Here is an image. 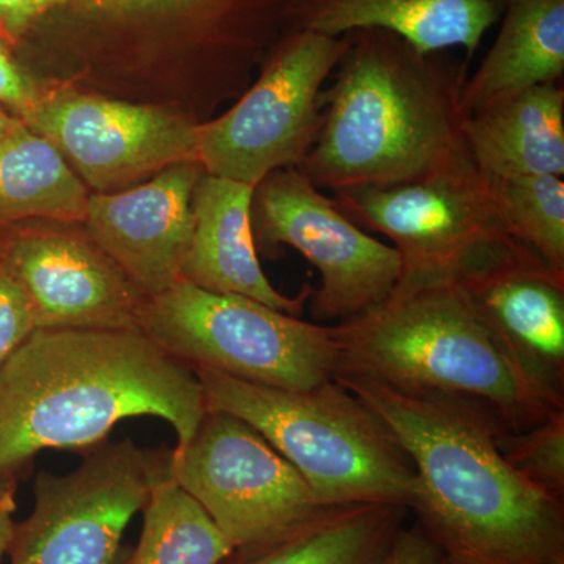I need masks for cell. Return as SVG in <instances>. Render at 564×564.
Segmentation results:
<instances>
[{
	"label": "cell",
	"instance_id": "obj_1",
	"mask_svg": "<svg viewBox=\"0 0 564 564\" xmlns=\"http://www.w3.org/2000/svg\"><path fill=\"white\" fill-rule=\"evenodd\" d=\"M334 380L383 419L413 464L411 510L445 558L463 564H564L563 499L505 459L489 408L406 393L351 375Z\"/></svg>",
	"mask_w": 564,
	"mask_h": 564
},
{
	"label": "cell",
	"instance_id": "obj_2",
	"mask_svg": "<svg viewBox=\"0 0 564 564\" xmlns=\"http://www.w3.org/2000/svg\"><path fill=\"white\" fill-rule=\"evenodd\" d=\"M207 414L195 370L139 328H36L0 366V475L151 415L185 447Z\"/></svg>",
	"mask_w": 564,
	"mask_h": 564
},
{
	"label": "cell",
	"instance_id": "obj_3",
	"mask_svg": "<svg viewBox=\"0 0 564 564\" xmlns=\"http://www.w3.org/2000/svg\"><path fill=\"white\" fill-rule=\"evenodd\" d=\"M467 65L383 29L352 32L332 87L318 95L322 124L300 172L339 192L406 184L459 161L469 154Z\"/></svg>",
	"mask_w": 564,
	"mask_h": 564
},
{
	"label": "cell",
	"instance_id": "obj_4",
	"mask_svg": "<svg viewBox=\"0 0 564 564\" xmlns=\"http://www.w3.org/2000/svg\"><path fill=\"white\" fill-rule=\"evenodd\" d=\"M334 334L340 351L336 375L400 392L473 400L510 432L564 410V395L534 380L505 350L456 282L392 292L383 303L336 323Z\"/></svg>",
	"mask_w": 564,
	"mask_h": 564
},
{
	"label": "cell",
	"instance_id": "obj_5",
	"mask_svg": "<svg viewBox=\"0 0 564 564\" xmlns=\"http://www.w3.org/2000/svg\"><path fill=\"white\" fill-rule=\"evenodd\" d=\"M207 411L236 415L302 474L325 507L386 503L411 510L415 473L383 419L336 380L302 391L195 369Z\"/></svg>",
	"mask_w": 564,
	"mask_h": 564
},
{
	"label": "cell",
	"instance_id": "obj_6",
	"mask_svg": "<svg viewBox=\"0 0 564 564\" xmlns=\"http://www.w3.org/2000/svg\"><path fill=\"white\" fill-rule=\"evenodd\" d=\"M137 328L193 370L250 383L302 391L334 380L339 369L334 326L304 322L247 296L206 291L184 278L144 299Z\"/></svg>",
	"mask_w": 564,
	"mask_h": 564
},
{
	"label": "cell",
	"instance_id": "obj_7",
	"mask_svg": "<svg viewBox=\"0 0 564 564\" xmlns=\"http://www.w3.org/2000/svg\"><path fill=\"white\" fill-rule=\"evenodd\" d=\"M359 228L392 240L402 261L393 292L456 282L514 237L494 199L491 177L464 155L423 180L334 192Z\"/></svg>",
	"mask_w": 564,
	"mask_h": 564
},
{
	"label": "cell",
	"instance_id": "obj_8",
	"mask_svg": "<svg viewBox=\"0 0 564 564\" xmlns=\"http://www.w3.org/2000/svg\"><path fill=\"white\" fill-rule=\"evenodd\" d=\"M350 40L351 33L285 32L240 101L221 117L198 124L204 173L256 187L278 170L299 169L321 129L323 84Z\"/></svg>",
	"mask_w": 564,
	"mask_h": 564
},
{
	"label": "cell",
	"instance_id": "obj_9",
	"mask_svg": "<svg viewBox=\"0 0 564 564\" xmlns=\"http://www.w3.org/2000/svg\"><path fill=\"white\" fill-rule=\"evenodd\" d=\"M169 470L236 552L280 540L325 507L261 433L231 414L207 411L191 443L169 456Z\"/></svg>",
	"mask_w": 564,
	"mask_h": 564
},
{
	"label": "cell",
	"instance_id": "obj_10",
	"mask_svg": "<svg viewBox=\"0 0 564 564\" xmlns=\"http://www.w3.org/2000/svg\"><path fill=\"white\" fill-rule=\"evenodd\" d=\"M169 458L131 440L93 452L66 475L40 470L31 516L14 527L10 564H128L122 534Z\"/></svg>",
	"mask_w": 564,
	"mask_h": 564
},
{
	"label": "cell",
	"instance_id": "obj_11",
	"mask_svg": "<svg viewBox=\"0 0 564 564\" xmlns=\"http://www.w3.org/2000/svg\"><path fill=\"white\" fill-rule=\"evenodd\" d=\"M256 247L288 245L321 273L311 314L321 323L350 321L389 299L400 281L402 261L391 245L359 228L333 198L299 169H282L252 193Z\"/></svg>",
	"mask_w": 564,
	"mask_h": 564
},
{
	"label": "cell",
	"instance_id": "obj_12",
	"mask_svg": "<svg viewBox=\"0 0 564 564\" xmlns=\"http://www.w3.org/2000/svg\"><path fill=\"white\" fill-rule=\"evenodd\" d=\"M62 152L85 187L124 191L184 162H198V124L173 111L63 93L21 118Z\"/></svg>",
	"mask_w": 564,
	"mask_h": 564
},
{
	"label": "cell",
	"instance_id": "obj_13",
	"mask_svg": "<svg viewBox=\"0 0 564 564\" xmlns=\"http://www.w3.org/2000/svg\"><path fill=\"white\" fill-rule=\"evenodd\" d=\"M0 258L28 293L39 328H137L143 293L87 234L21 229L6 234Z\"/></svg>",
	"mask_w": 564,
	"mask_h": 564
},
{
	"label": "cell",
	"instance_id": "obj_14",
	"mask_svg": "<svg viewBox=\"0 0 564 564\" xmlns=\"http://www.w3.org/2000/svg\"><path fill=\"white\" fill-rule=\"evenodd\" d=\"M203 173L198 162L177 163L124 191L88 196L84 232L144 299L182 278Z\"/></svg>",
	"mask_w": 564,
	"mask_h": 564
},
{
	"label": "cell",
	"instance_id": "obj_15",
	"mask_svg": "<svg viewBox=\"0 0 564 564\" xmlns=\"http://www.w3.org/2000/svg\"><path fill=\"white\" fill-rule=\"evenodd\" d=\"M456 284L505 350L564 395V276L513 239Z\"/></svg>",
	"mask_w": 564,
	"mask_h": 564
},
{
	"label": "cell",
	"instance_id": "obj_16",
	"mask_svg": "<svg viewBox=\"0 0 564 564\" xmlns=\"http://www.w3.org/2000/svg\"><path fill=\"white\" fill-rule=\"evenodd\" d=\"M254 187L203 173L193 193L191 248L182 278L218 293H234L299 315L306 292L289 299L263 273L251 226Z\"/></svg>",
	"mask_w": 564,
	"mask_h": 564
},
{
	"label": "cell",
	"instance_id": "obj_17",
	"mask_svg": "<svg viewBox=\"0 0 564 564\" xmlns=\"http://www.w3.org/2000/svg\"><path fill=\"white\" fill-rule=\"evenodd\" d=\"M503 9L505 0H293L288 32L343 36L383 29L422 52L462 47L470 62Z\"/></svg>",
	"mask_w": 564,
	"mask_h": 564
},
{
	"label": "cell",
	"instance_id": "obj_18",
	"mask_svg": "<svg viewBox=\"0 0 564 564\" xmlns=\"http://www.w3.org/2000/svg\"><path fill=\"white\" fill-rule=\"evenodd\" d=\"M464 140L489 177L564 174V88L541 84L467 115Z\"/></svg>",
	"mask_w": 564,
	"mask_h": 564
},
{
	"label": "cell",
	"instance_id": "obj_19",
	"mask_svg": "<svg viewBox=\"0 0 564 564\" xmlns=\"http://www.w3.org/2000/svg\"><path fill=\"white\" fill-rule=\"evenodd\" d=\"M500 31L462 93L464 115L564 76V0H505Z\"/></svg>",
	"mask_w": 564,
	"mask_h": 564
},
{
	"label": "cell",
	"instance_id": "obj_20",
	"mask_svg": "<svg viewBox=\"0 0 564 564\" xmlns=\"http://www.w3.org/2000/svg\"><path fill=\"white\" fill-rule=\"evenodd\" d=\"M88 196L62 152L21 118L0 133V231L33 220L82 225Z\"/></svg>",
	"mask_w": 564,
	"mask_h": 564
},
{
	"label": "cell",
	"instance_id": "obj_21",
	"mask_svg": "<svg viewBox=\"0 0 564 564\" xmlns=\"http://www.w3.org/2000/svg\"><path fill=\"white\" fill-rule=\"evenodd\" d=\"M406 513L386 503L323 507L280 540L237 551L231 564H377L402 532Z\"/></svg>",
	"mask_w": 564,
	"mask_h": 564
},
{
	"label": "cell",
	"instance_id": "obj_22",
	"mask_svg": "<svg viewBox=\"0 0 564 564\" xmlns=\"http://www.w3.org/2000/svg\"><path fill=\"white\" fill-rule=\"evenodd\" d=\"M143 513L139 545L128 564H223L236 552L169 467L152 485Z\"/></svg>",
	"mask_w": 564,
	"mask_h": 564
},
{
	"label": "cell",
	"instance_id": "obj_23",
	"mask_svg": "<svg viewBox=\"0 0 564 564\" xmlns=\"http://www.w3.org/2000/svg\"><path fill=\"white\" fill-rule=\"evenodd\" d=\"M508 231L564 276V182L554 174L491 177Z\"/></svg>",
	"mask_w": 564,
	"mask_h": 564
},
{
	"label": "cell",
	"instance_id": "obj_24",
	"mask_svg": "<svg viewBox=\"0 0 564 564\" xmlns=\"http://www.w3.org/2000/svg\"><path fill=\"white\" fill-rule=\"evenodd\" d=\"M505 459L518 473L563 499L564 494V410L549 415L532 429L497 436Z\"/></svg>",
	"mask_w": 564,
	"mask_h": 564
},
{
	"label": "cell",
	"instance_id": "obj_25",
	"mask_svg": "<svg viewBox=\"0 0 564 564\" xmlns=\"http://www.w3.org/2000/svg\"><path fill=\"white\" fill-rule=\"evenodd\" d=\"M36 328L28 293L0 258V366Z\"/></svg>",
	"mask_w": 564,
	"mask_h": 564
},
{
	"label": "cell",
	"instance_id": "obj_26",
	"mask_svg": "<svg viewBox=\"0 0 564 564\" xmlns=\"http://www.w3.org/2000/svg\"><path fill=\"white\" fill-rule=\"evenodd\" d=\"M39 98L32 82L11 57L6 41L0 39V106L13 110L18 118H22L31 111Z\"/></svg>",
	"mask_w": 564,
	"mask_h": 564
},
{
	"label": "cell",
	"instance_id": "obj_27",
	"mask_svg": "<svg viewBox=\"0 0 564 564\" xmlns=\"http://www.w3.org/2000/svg\"><path fill=\"white\" fill-rule=\"evenodd\" d=\"M443 558L440 545L421 525L410 530L403 527L391 549L377 564H441Z\"/></svg>",
	"mask_w": 564,
	"mask_h": 564
},
{
	"label": "cell",
	"instance_id": "obj_28",
	"mask_svg": "<svg viewBox=\"0 0 564 564\" xmlns=\"http://www.w3.org/2000/svg\"><path fill=\"white\" fill-rule=\"evenodd\" d=\"M69 0H0V39L14 43L44 13Z\"/></svg>",
	"mask_w": 564,
	"mask_h": 564
},
{
	"label": "cell",
	"instance_id": "obj_29",
	"mask_svg": "<svg viewBox=\"0 0 564 564\" xmlns=\"http://www.w3.org/2000/svg\"><path fill=\"white\" fill-rule=\"evenodd\" d=\"M14 481L10 475H0V556L9 552L11 540L14 534L13 513L17 503H14Z\"/></svg>",
	"mask_w": 564,
	"mask_h": 564
},
{
	"label": "cell",
	"instance_id": "obj_30",
	"mask_svg": "<svg viewBox=\"0 0 564 564\" xmlns=\"http://www.w3.org/2000/svg\"><path fill=\"white\" fill-rule=\"evenodd\" d=\"M93 6L101 7V9L117 11H147L170 9V7L187 6V3L206 2L214 6H226L231 0H87Z\"/></svg>",
	"mask_w": 564,
	"mask_h": 564
},
{
	"label": "cell",
	"instance_id": "obj_31",
	"mask_svg": "<svg viewBox=\"0 0 564 564\" xmlns=\"http://www.w3.org/2000/svg\"><path fill=\"white\" fill-rule=\"evenodd\" d=\"M20 120L17 115H11L9 111H6V107L0 106V133L9 131L11 126Z\"/></svg>",
	"mask_w": 564,
	"mask_h": 564
},
{
	"label": "cell",
	"instance_id": "obj_32",
	"mask_svg": "<svg viewBox=\"0 0 564 564\" xmlns=\"http://www.w3.org/2000/svg\"><path fill=\"white\" fill-rule=\"evenodd\" d=\"M441 564H463V563H458V562H454V560H451V558H443V562H441Z\"/></svg>",
	"mask_w": 564,
	"mask_h": 564
},
{
	"label": "cell",
	"instance_id": "obj_33",
	"mask_svg": "<svg viewBox=\"0 0 564 564\" xmlns=\"http://www.w3.org/2000/svg\"><path fill=\"white\" fill-rule=\"evenodd\" d=\"M3 237H6V234H3L2 231H0V247H2V243H3Z\"/></svg>",
	"mask_w": 564,
	"mask_h": 564
}]
</instances>
